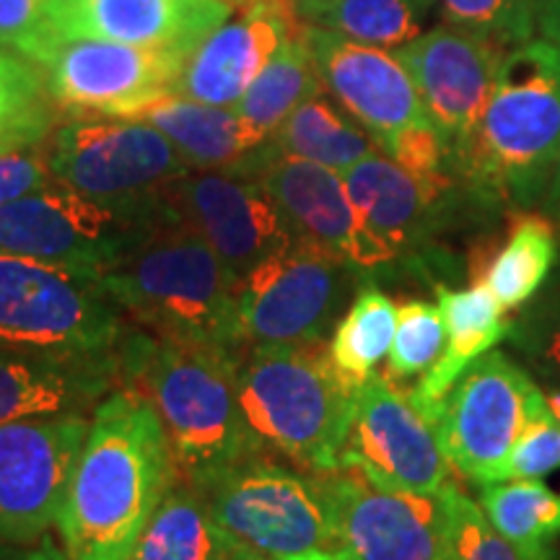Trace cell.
I'll return each instance as SVG.
<instances>
[{"mask_svg":"<svg viewBox=\"0 0 560 560\" xmlns=\"http://www.w3.org/2000/svg\"><path fill=\"white\" fill-rule=\"evenodd\" d=\"M433 289L444 317L446 346L441 359L420 376L418 387L410 389V400L423 416L450 392L462 371L506 340L511 327L506 306L490 291L486 280H475L470 289H450L444 283H436Z\"/></svg>","mask_w":560,"mask_h":560,"instance_id":"23","label":"cell"},{"mask_svg":"<svg viewBox=\"0 0 560 560\" xmlns=\"http://www.w3.org/2000/svg\"><path fill=\"white\" fill-rule=\"evenodd\" d=\"M161 219V192L145 200L102 202L52 182L0 208V252L104 276Z\"/></svg>","mask_w":560,"mask_h":560,"instance_id":"7","label":"cell"},{"mask_svg":"<svg viewBox=\"0 0 560 560\" xmlns=\"http://www.w3.org/2000/svg\"><path fill=\"white\" fill-rule=\"evenodd\" d=\"M236 174L260 182L299 236L335 252L355 270H376L395 262L361 223L340 172L272 153L265 143Z\"/></svg>","mask_w":560,"mask_h":560,"instance_id":"18","label":"cell"},{"mask_svg":"<svg viewBox=\"0 0 560 560\" xmlns=\"http://www.w3.org/2000/svg\"><path fill=\"white\" fill-rule=\"evenodd\" d=\"M397 330V306L380 285L363 280L330 340V355L350 382L363 384L387 359Z\"/></svg>","mask_w":560,"mask_h":560,"instance_id":"32","label":"cell"},{"mask_svg":"<svg viewBox=\"0 0 560 560\" xmlns=\"http://www.w3.org/2000/svg\"><path fill=\"white\" fill-rule=\"evenodd\" d=\"M304 34L285 39L236 102L242 120L262 138H270L301 104L325 94Z\"/></svg>","mask_w":560,"mask_h":560,"instance_id":"30","label":"cell"},{"mask_svg":"<svg viewBox=\"0 0 560 560\" xmlns=\"http://www.w3.org/2000/svg\"><path fill=\"white\" fill-rule=\"evenodd\" d=\"M177 482L153 405L117 387L94 408L58 529L70 560H130L140 532Z\"/></svg>","mask_w":560,"mask_h":560,"instance_id":"1","label":"cell"},{"mask_svg":"<svg viewBox=\"0 0 560 560\" xmlns=\"http://www.w3.org/2000/svg\"><path fill=\"white\" fill-rule=\"evenodd\" d=\"M556 470H560V420L550 410L548 397L540 395L511 450L509 480H542Z\"/></svg>","mask_w":560,"mask_h":560,"instance_id":"38","label":"cell"},{"mask_svg":"<svg viewBox=\"0 0 560 560\" xmlns=\"http://www.w3.org/2000/svg\"><path fill=\"white\" fill-rule=\"evenodd\" d=\"M195 488L215 524L249 556L278 560L342 548L317 475L304 478L260 454L223 467Z\"/></svg>","mask_w":560,"mask_h":560,"instance_id":"8","label":"cell"},{"mask_svg":"<svg viewBox=\"0 0 560 560\" xmlns=\"http://www.w3.org/2000/svg\"><path fill=\"white\" fill-rule=\"evenodd\" d=\"M296 3H306V0H296Z\"/></svg>","mask_w":560,"mask_h":560,"instance_id":"45","label":"cell"},{"mask_svg":"<svg viewBox=\"0 0 560 560\" xmlns=\"http://www.w3.org/2000/svg\"><path fill=\"white\" fill-rule=\"evenodd\" d=\"M62 42L60 0H0V50L24 55L42 68Z\"/></svg>","mask_w":560,"mask_h":560,"instance_id":"36","label":"cell"},{"mask_svg":"<svg viewBox=\"0 0 560 560\" xmlns=\"http://www.w3.org/2000/svg\"><path fill=\"white\" fill-rule=\"evenodd\" d=\"M0 560H70L66 550L42 535L34 542H0Z\"/></svg>","mask_w":560,"mask_h":560,"instance_id":"40","label":"cell"},{"mask_svg":"<svg viewBox=\"0 0 560 560\" xmlns=\"http://www.w3.org/2000/svg\"><path fill=\"white\" fill-rule=\"evenodd\" d=\"M545 397H548V405H550V410L556 412V418L560 420V389H550L548 395H545Z\"/></svg>","mask_w":560,"mask_h":560,"instance_id":"44","label":"cell"},{"mask_svg":"<svg viewBox=\"0 0 560 560\" xmlns=\"http://www.w3.org/2000/svg\"><path fill=\"white\" fill-rule=\"evenodd\" d=\"M441 499H444L446 520H450L446 560H522L493 529L486 511L472 499H467L462 488L452 482L441 490Z\"/></svg>","mask_w":560,"mask_h":560,"instance_id":"37","label":"cell"},{"mask_svg":"<svg viewBox=\"0 0 560 560\" xmlns=\"http://www.w3.org/2000/svg\"><path fill=\"white\" fill-rule=\"evenodd\" d=\"M120 387L153 405L177 472H185L190 486L262 454L242 416L234 355L130 332L122 346Z\"/></svg>","mask_w":560,"mask_h":560,"instance_id":"3","label":"cell"},{"mask_svg":"<svg viewBox=\"0 0 560 560\" xmlns=\"http://www.w3.org/2000/svg\"><path fill=\"white\" fill-rule=\"evenodd\" d=\"M314 475L330 501L340 545L361 560H446L450 520L441 493L380 488L353 467Z\"/></svg>","mask_w":560,"mask_h":560,"instance_id":"16","label":"cell"},{"mask_svg":"<svg viewBox=\"0 0 560 560\" xmlns=\"http://www.w3.org/2000/svg\"><path fill=\"white\" fill-rule=\"evenodd\" d=\"M299 16L312 26L338 32L361 45L400 50L425 32L431 0H306Z\"/></svg>","mask_w":560,"mask_h":560,"instance_id":"29","label":"cell"},{"mask_svg":"<svg viewBox=\"0 0 560 560\" xmlns=\"http://www.w3.org/2000/svg\"><path fill=\"white\" fill-rule=\"evenodd\" d=\"M560 156V47L532 37L503 55L470 140L454 156L488 213L540 206Z\"/></svg>","mask_w":560,"mask_h":560,"instance_id":"2","label":"cell"},{"mask_svg":"<svg viewBox=\"0 0 560 560\" xmlns=\"http://www.w3.org/2000/svg\"><path fill=\"white\" fill-rule=\"evenodd\" d=\"M506 340L529 374L560 389V268L511 319Z\"/></svg>","mask_w":560,"mask_h":560,"instance_id":"33","label":"cell"},{"mask_svg":"<svg viewBox=\"0 0 560 560\" xmlns=\"http://www.w3.org/2000/svg\"><path fill=\"white\" fill-rule=\"evenodd\" d=\"M542 213L552 219L560 226V156H558V164H556V172H552V179L548 185V192H545L542 198Z\"/></svg>","mask_w":560,"mask_h":560,"instance_id":"42","label":"cell"},{"mask_svg":"<svg viewBox=\"0 0 560 560\" xmlns=\"http://www.w3.org/2000/svg\"><path fill=\"white\" fill-rule=\"evenodd\" d=\"M480 509L522 560H556L560 493L540 480H503L480 488Z\"/></svg>","mask_w":560,"mask_h":560,"instance_id":"26","label":"cell"},{"mask_svg":"<svg viewBox=\"0 0 560 560\" xmlns=\"http://www.w3.org/2000/svg\"><path fill=\"white\" fill-rule=\"evenodd\" d=\"M355 268L317 242L296 236L257 265L236 289L244 346L317 342L348 299Z\"/></svg>","mask_w":560,"mask_h":560,"instance_id":"10","label":"cell"},{"mask_svg":"<svg viewBox=\"0 0 560 560\" xmlns=\"http://www.w3.org/2000/svg\"><path fill=\"white\" fill-rule=\"evenodd\" d=\"M395 55L408 68L431 125L457 156L486 109L506 47L482 34L439 24Z\"/></svg>","mask_w":560,"mask_h":560,"instance_id":"17","label":"cell"},{"mask_svg":"<svg viewBox=\"0 0 560 560\" xmlns=\"http://www.w3.org/2000/svg\"><path fill=\"white\" fill-rule=\"evenodd\" d=\"M161 200L172 219L208 242L236 289L257 265L299 236L260 182L242 174L190 172L164 187Z\"/></svg>","mask_w":560,"mask_h":560,"instance_id":"13","label":"cell"},{"mask_svg":"<svg viewBox=\"0 0 560 560\" xmlns=\"http://www.w3.org/2000/svg\"><path fill=\"white\" fill-rule=\"evenodd\" d=\"M540 395L527 369L501 350H488L431 405L425 420L462 478L480 488L493 486L509 480L511 450Z\"/></svg>","mask_w":560,"mask_h":560,"instance_id":"9","label":"cell"},{"mask_svg":"<svg viewBox=\"0 0 560 560\" xmlns=\"http://www.w3.org/2000/svg\"><path fill=\"white\" fill-rule=\"evenodd\" d=\"M132 120H143L164 132L192 170L236 174L257 149L268 143L231 107L195 102L170 94Z\"/></svg>","mask_w":560,"mask_h":560,"instance_id":"24","label":"cell"},{"mask_svg":"<svg viewBox=\"0 0 560 560\" xmlns=\"http://www.w3.org/2000/svg\"><path fill=\"white\" fill-rule=\"evenodd\" d=\"M444 346L446 327L439 306L429 301H405L397 306V330L384 374L392 382L423 376L441 359Z\"/></svg>","mask_w":560,"mask_h":560,"instance_id":"35","label":"cell"},{"mask_svg":"<svg viewBox=\"0 0 560 560\" xmlns=\"http://www.w3.org/2000/svg\"><path fill=\"white\" fill-rule=\"evenodd\" d=\"M55 182L102 202L145 200L192 172L143 120H68L47 138Z\"/></svg>","mask_w":560,"mask_h":560,"instance_id":"11","label":"cell"},{"mask_svg":"<svg viewBox=\"0 0 560 560\" xmlns=\"http://www.w3.org/2000/svg\"><path fill=\"white\" fill-rule=\"evenodd\" d=\"M130 560H260L215 524L198 488L174 482L140 532Z\"/></svg>","mask_w":560,"mask_h":560,"instance_id":"25","label":"cell"},{"mask_svg":"<svg viewBox=\"0 0 560 560\" xmlns=\"http://www.w3.org/2000/svg\"><path fill=\"white\" fill-rule=\"evenodd\" d=\"M130 332L102 276L0 252V346L115 355Z\"/></svg>","mask_w":560,"mask_h":560,"instance_id":"6","label":"cell"},{"mask_svg":"<svg viewBox=\"0 0 560 560\" xmlns=\"http://www.w3.org/2000/svg\"><path fill=\"white\" fill-rule=\"evenodd\" d=\"M55 182L50 170L47 140L30 149L0 153V208L37 190H45Z\"/></svg>","mask_w":560,"mask_h":560,"instance_id":"39","label":"cell"},{"mask_svg":"<svg viewBox=\"0 0 560 560\" xmlns=\"http://www.w3.org/2000/svg\"><path fill=\"white\" fill-rule=\"evenodd\" d=\"M185 60V55L151 47L73 37L62 42L42 70L55 104L70 120H132L174 94Z\"/></svg>","mask_w":560,"mask_h":560,"instance_id":"12","label":"cell"},{"mask_svg":"<svg viewBox=\"0 0 560 560\" xmlns=\"http://www.w3.org/2000/svg\"><path fill=\"white\" fill-rule=\"evenodd\" d=\"M242 416L262 450L312 472L342 470L361 384L335 366L325 342L244 346L234 355Z\"/></svg>","mask_w":560,"mask_h":560,"instance_id":"5","label":"cell"},{"mask_svg":"<svg viewBox=\"0 0 560 560\" xmlns=\"http://www.w3.org/2000/svg\"><path fill=\"white\" fill-rule=\"evenodd\" d=\"M304 39L322 86L376 140L380 151L387 153L402 132L431 122L408 68L392 50L312 24Z\"/></svg>","mask_w":560,"mask_h":560,"instance_id":"19","label":"cell"},{"mask_svg":"<svg viewBox=\"0 0 560 560\" xmlns=\"http://www.w3.org/2000/svg\"><path fill=\"white\" fill-rule=\"evenodd\" d=\"M86 433L81 412L0 423V542H34L58 522Z\"/></svg>","mask_w":560,"mask_h":560,"instance_id":"15","label":"cell"},{"mask_svg":"<svg viewBox=\"0 0 560 560\" xmlns=\"http://www.w3.org/2000/svg\"><path fill=\"white\" fill-rule=\"evenodd\" d=\"M342 179L361 223L395 260L425 247L462 202L478 206L462 179H420L382 151L342 172Z\"/></svg>","mask_w":560,"mask_h":560,"instance_id":"20","label":"cell"},{"mask_svg":"<svg viewBox=\"0 0 560 560\" xmlns=\"http://www.w3.org/2000/svg\"><path fill=\"white\" fill-rule=\"evenodd\" d=\"M122 350L115 355L42 353L0 346V423L70 416L96 408L120 384Z\"/></svg>","mask_w":560,"mask_h":560,"instance_id":"22","label":"cell"},{"mask_svg":"<svg viewBox=\"0 0 560 560\" xmlns=\"http://www.w3.org/2000/svg\"><path fill=\"white\" fill-rule=\"evenodd\" d=\"M268 149L283 156L314 161L335 172H348L371 153L380 151L366 130L348 120L325 94L304 102L268 138Z\"/></svg>","mask_w":560,"mask_h":560,"instance_id":"27","label":"cell"},{"mask_svg":"<svg viewBox=\"0 0 560 560\" xmlns=\"http://www.w3.org/2000/svg\"><path fill=\"white\" fill-rule=\"evenodd\" d=\"M231 16L226 0H60L66 39H109L185 58Z\"/></svg>","mask_w":560,"mask_h":560,"instance_id":"21","label":"cell"},{"mask_svg":"<svg viewBox=\"0 0 560 560\" xmlns=\"http://www.w3.org/2000/svg\"><path fill=\"white\" fill-rule=\"evenodd\" d=\"M433 13L444 24L516 47L535 37L537 0H431Z\"/></svg>","mask_w":560,"mask_h":560,"instance_id":"34","label":"cell"},{"mask_svg":"<svg viewBox=\"0 0 560 560\" xmlns=\"http://www.w3.org/2000/svg\"><path fill=\"white\" fill-rule=\"evenodd\" d=\"M278 560H361L350 548H332V550H310L301 556L278 558Z\"/></svg>","mask_w":560,"mask_h":560,"instance_id":"43","label":"cell"},{"mask_svg":"<svg viewBox=\"0 0 560 560\" xmlns=\"http://www.w3.org/2000/svg\"><path fill=\"white\" fill-rule=\"evenodd\" d=\"M58 115L45 70L24 55L0 50V153L45 143Z\"/></svg>","mask_w":560,"mask_h":560,"instance_id":"31","label":"cell"},{"mask_svg":"<svg viewBox=\"0 0 560 560\" xmlns=\"http://www.w3.org/2000/svg\"><path fill=\"white\" fill-rule=\"evenodd\" d=\"M537 32L560 47V0H537Z\"/></svg>","mask_w":560,"mask_h":560,"instance_id":"41","label":"cell"},{"mask_svg":"<svg viewBox=\"0 0 560 560\" xmlns=\"http://www.w3.org/2000/svg\"><path fill=\"white\" fill-rule=\"evenodd\" d=\"M558 262V223L545 213L516 210L509 234L486 270L490 291L509 310H522L548 283Z\"/></svg>","mask_w":560,"mask_h":560,"instance_id":"28","label":"cell"},{"mask_svg":"<svg viewBox=\"0 0 560 560\" xmlns=\"http://www.w3.org/2000/svg\"><path fill=\"white\" fill-rule=\"evenodd\" d=\"M102 283L128 317L161 340L221 355L244 348L236 280L208 242L172 219L166 206L159 226L104 272Z\"/></svg>","mask_w":560,"mask_h":560,"instance_id":"4","label":"cell"},{"mask_svg":"<svg viewBox=\"0 0 560 560\" xmlns=\"http://www.w3.org/2000/svg\"><path fill=\"white\" fill-rule=\"evenodd\" d=\"M353 467L374 486L436 495L452 486L450 462L433 425L387 374H371L355 395L342 470Z\"/></svg>","mask_w":560,"mask_h":560,"instance_id":"14","label":"cell"}]
</instances>
